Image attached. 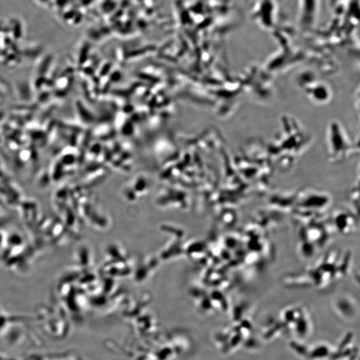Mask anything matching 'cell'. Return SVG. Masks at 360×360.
I'll return each mask as SVG.
<instances>
[{"label": "cell", "mask_w": 360, "mask_h": 360, "mask_svg": "<svg viewBox=\"0 0 360 360\" xmlns=\"http://www.w3.org/2000/svg\"><path fill=\"white\" fill-rule=\"evenodd\" d=\"M336 226L342 234H350L355 228L354 218L346 213H338L336 218Z\"/></svg>", "instance_id": "6da1fadb"}]
</instances>
